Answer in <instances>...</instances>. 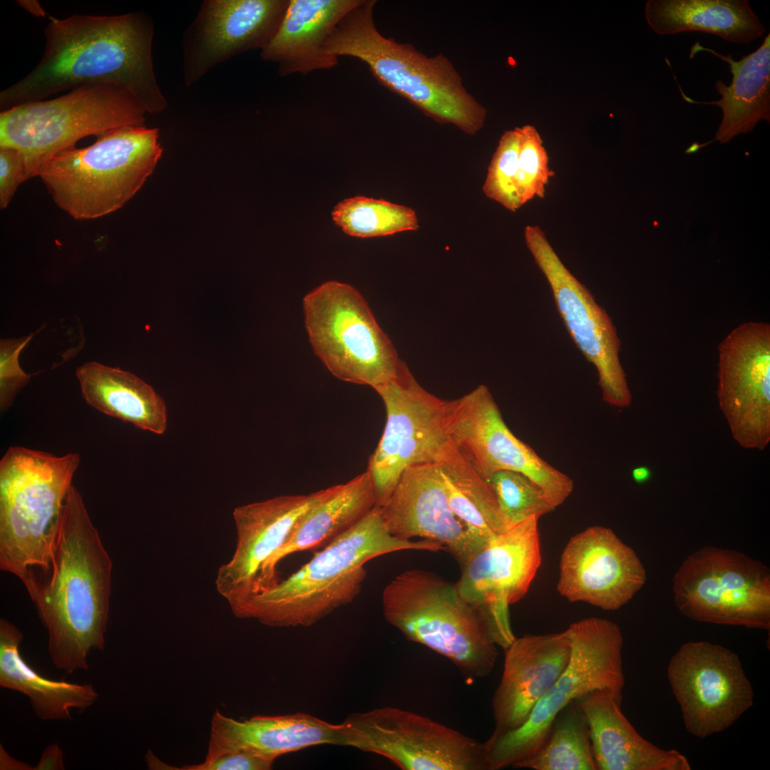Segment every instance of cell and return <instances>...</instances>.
Returning <instances> with one entry per match:
<instances>
[{"label":"cell","instance_id":"cell-1","mask_svg":"<svg viewBox=\"0 0 770 770\" xmlns=\"http://www.w3.org/2000/svg\"><path fill=\"white\" fill-rule=\"evenodd\" d=\"M149 14H74L49 16L43 56L35 68L0 93L1 111L85 85L120 87L136 98L148 113L168 103L156 80Z\"/></svg>","mask_w":770,"mask_h":770},{"label":"cell","instance_id":"cell-2","mask_svg":"<svg viewBox=\"0 0 770 770\" xmlns=\"http://www.w3.org/2000/svg\"><path fill=\"white\" fill-rule=\"evenodd\" d=\"M113 563L78 490L63 507L51 576L33 601L48 632L53 664L67 674L89 669L91 650L105 647Z\"/></svg>","mask_w":770,"mask_h":770},{"label":"cell","instance_id":"cell-3","mask_svg":"<svg viewBox=\"0 0 770 770\" xmlns=\"http://www.w3.org/2000/svg\"><path fill=\"white\" fill-rule=\"evenodd\" d=\"M80 456L10 446L0 461V568L33 601L53 570L65 500Z\"/></svg>","mask_w":770,"mask_h":770},{"label":"cell","instance_id":"cell-4","mask_svg":"<svg viewBox=\"0 0 770 770\" xmlns=\"http://www.w3.org/2000/svg\"><path fill=\"white\" fill-rule=\"evenodd\" d=\"M442 549L428 540L394 537L375 506L298 570L254 597L239 618L278 627L312 625L358 596L366 576L364 565L371 559L399 550Z\"/></svg>","mask_w":770,"mask_h":770},{"label":"cell","instance_id":"cell-5","mask_svg":"<svg viewBox=\"0 0 770 770\" xmlns=\"http://www.w3.org/2000/svg\"><path fill=\"white\" fill-rule=\"evenodd\" d=\"M376 2L359 1L333 31L327 53L362 61L381 85L427 116L476 134L487 111L468 92L451 62L443 54L428 57L409 43L384 36L374 21Z\"/></svg>","mask_w":770,"mask_h":770},{"label":"cell","instance_id":"cell-6","mask_svg":"<svg viewBox=\"0 0 770 770\" xmlns=\"http://www.w3.org/2000/svg\"><path fill=\"white\" fill-rule=\"evenodd\" d=\"M162 153L157 128H119L97 135L91 145L59 153L38 176L59 208L76 220H93L123 207L153 173Z\"/></svg>","mask_w":770,"mask_h":770},{"label":"cell","instance_id":"cell-7","mask_svg":"<svg viewBox=\"0 0 770 770\" xmlns=\"http://www.w3.org/2000/svg\"><path fill=\"white\" fill-rule=\"evenodd\" d=\"M386 620L412 642L445 657L467 680L487 677L498 652L479 612L453 584L434 573L405 570L382 592Z\"/></svg>","mask_w":770,"mask_h":770},{"label":"cell","instance_id":"cell-8","mask_svg":"<svg viewBox=\"0 0 770 770\" xmlns=\"http://www.w3.org/2000/svg\"><path fill=\"white\" fill-rule=\"evenodd\" d=\"M148 113L127 91L85 85L51 100L19 105L0 113V148L19 151L26 180L81 138L111 130L143 126Z\"/></svg>","mask_w":770,"mask_h":770},{"label":"cell","instance_id":"cell-9","mask_svg":"<svg viewBox=\"0 0 770 770\" xmlns=\"http://www.w3.org/2000/svg\"><path fill=\"white\" fill-rule=\"evenodd\" d=\"M571 640L570 661L563 672L516 729L491 735L484 742L488 770L514 766L533 754L544 741L557 714L570 702L597 689L622 698L625 675L619 626L588 617L567 628Z\"/></svg>","mask_w":770,"mask_h":770},{"label":"cell","instance_id":"cell-10","mask_svg":"<svg viewBox=\"0 0 770 770\" xmlns=\"http://www.w3.org/2000/svg\"><path fill=\"white\" fill-rule=\"evenodd\" d=\"M303 309L314 353L339 379L375 389L396 378L406 365L351 285L326 282L305 295Z\"/></svg>","mask_w":770,"mask_h":770},{"label":"cell","instance_id":"cell-11","mask_svg":"<svg viewBox=\"0 0 770 770\" xmlns=\"http://www.w3.org/2000/svg\"><path fill=\"white\" fill-rule=\"evenodd\" d=\"M678 610L699 622L770 628V571L736 550L707 546L689 555L674 577Z\"/></svg>","mask_w":770,"mask_h":770},{"label":"cell","instance_id":"cell-12","mask_svg":"<svg viewBox=\"0 0 770 770\" xmlns=\"http://www.w3.org/2000/svg\"><path fill=\"white\" fill-rule=\"evenodd\" d=\"M386 413L384 432L367 471L381 507L409 466L439 463L454 448L447 426L448 401L427 391L406 364L394 379L376 387Z\"/></svg>","mask_w":770,"mask_h":770},{"label":"cell","instance_id":"cell-13","mask_svg":"<svg viewBox=\"0 0 770 770\" xmlns=\"http://www.w3.org/2000/svg\"><path fill=\"white\" fill-rule=\"evenodd\" d=\"M345 746L403 770H488L484 743L428 717L392 707L349 715Z\"/></svg>","mask_w":770,"mask_h":770},{"label":"cell","instance_id":"cell-14","mask_svg":"<svg viewBox=\"0 0 770 770\" xmlns=\"http://www.w3.org/2000/svg\"><path fill=\"white\" fill-rule=\"evenodd\" d=\"M447 426L456 448L485 481L500 471L523 473L541 489L554 509L572 493L573 479L511 432L485 385L448 401Z\"/></svg>","mask_w":770,"mask_h":770},{"label":"cell","instance_id":"cell-15","mask_svg":"<svg viewBox=\"0 0 770 770\" xmlns=\"http://www.w3.org/2000/svg\"><path fill=\"white\" fill-rule=\"evenodd\" d=\"M334 486L307 495H284L237 507L236 546L217 573L216 589L239 617L252 600L279 580L272 561L304 513Z\"/></svg>","mask_w":770,"mask_h":770},{"label":"cell","instance_id":"cell-16","mask_svg":"<svg viewBox=\"0 0 770 770\" xmlns=\"http://www.w3.org/2000/svg\"><path fill=\"white\" fill-rule=\"evenodd\" d=\"M524 236L569 334L597 370L602 400L616 407L629 406L632 394L620 361V341L612 319L564 265L539 226H526Z\"/></svg>","mask_w":770,"mask_h":770},{"label":"cell","instance_id":"cell-17","mask_svg":"<svg viewBox=\"0 0 770 770\" xmlns=\"http://www.w3.org/2000/svg\"><path fill=\"white\" fill-rule=\"evenodd\" d=\"M667 677L686 729L702 739L731 726L753 704L738 655L709 642H689L670 659Z\"/></svg>","mask_w":770,"mask_h":770},{"label":"cell","instance_id":"cell-18","mask_svg":"<svg viewBox=\"0 0 770 770\" xmlns=\"http://www.w3.org/2000/svg\"><path fill=\"white\" fill-rule=\"evenodd\" d=\"M538 519L533 516L490 539L462 567L456 583L503 649L515 638L508 607L524 597L540 565Z\"/></svg>","mask_w":770,"mask_h":770},{"label":"cell","instance_id":"cell-19","mask_svg":"<svg viewBox=\"0 0 770 770\" xmlns=\"http://www.w3.org/2000/svg\"><path fill=\"white\" fill-rule=\"evenodd\" d=\"M719 407L737 443L763 450L770 441V325L747 322L718 346Z\"/></svg>","mask_w":770,"mask_h":770},{"label":"cell","instance_id":"cell-20","mask_svg":"<svg viewBox=\"0 0 770 770\" xmlns=\"http://www.w3.org/2000/svg\"><path fill=\"white\" fill-rule=\"evenodd\" d=\"M289 0H205L182 41L184 83L190 87L217 65L264 48Z\"/></svg>","mask_w":770,"mask_h":770},{"label":"cell","instance_id":"cell-21","mask_svg":"<svg viewBox=\"0 0 770 770\" xmlns=\"http://www.w3.org/2000/svg\"><path fill=\"white\" fill-rule=\"evenodd\" d=\"M557 590L568 601L605 610L627 603L645 583L635 552L606 527L594 525L573 536L560 560Z\"/></svg>","mask_w":770,"mask_h":770},{"label":"cell","instance_id":"cell-22","mask_svg":"<svg viewBox=\"0 0 770 770\" xmlns=\"http://www.w3.org/2000/svg\"><path fill=\"white\" fill-rule=\"evenodd\" d=\"M379 510L391 535L404 540L417 537L437 543L461 568L490 540L471 532L455 515L437 463L407 468Z\"/></svg>","mask_w":770,"mask_h":770},{"label":"cell","instance_id":"cell-23","mask_svg":"<svg viewBox=\"0 0 770 770\" xmlns=\"http://www.w3.org/2000/svg\"><path fill=\"white\" fill-rule=\"evenodd\" d=\"M572 644L567 629L515 637L505 648L503 673L491 702L500 735L523 725L536 703L567 667Z\"/></svg>","mask_w":770,"mask_h":770},{"label":"cell","instance_id":"cell-24","mask_svg":"<svg viewBox=\"0 0 770 770\" xmlns=\"http://www.w3.org/2000/svg\"><path fill=\"white\" fill-rule=\"evenodd\" d=\"M587 718L597 770H690L687 757L643 738L621 710L622 698L597 689L575 699Z\"/></svg>","mask_w":770,"mask_h":770},{"label":"cell","instance_id":"cell-25","mask_svg":"<svg viewBox=\"0 0 770 770\" xmlns=\"http://www.w3.org/2000/svg\"><path fill=\"white\" fill-rule=\"evenodd\" d=\"M359 0H289L274 35L260 58L276 63L280 76L329 70L338 58L325 45L341 19Z\"/></svg>","mask_w":770,"mask_h":770},{"label":"cell","instance_id":"cell-26","mask_svg":"<svg viewBox=\"0 0 770 770\" xmlns=\"http://www.w3.org/2000/svg\"><path fill=\"white\" fill-rule=\"evenodd\" d=\"M209 744L243 748L274 761L283 754L312 746H345V739L342 723L331 724L306 713L258 715L240 721L216 710Z\"/></svg>","mask_w":770,"mask_h":770},{"label":"cell","instance_id":"cell-27","mask_svg":"<svg viewBox=\"0 0 770 770\" xmlns=\"http://www.w3.org/2000/svg\"><path fill=\"white\" fill-rule=\"evenodd\" d=\"M699 51H707L727 62L730 67L732 81L727 86L722 80L715 82L721 98L710 102H699L687 96L676 83L684 101L718 106L722 111V120L715 133L722 143L730 141L736 135L751 132L759 121L770 122V34L759 48L739 61L732 55L724 56L712 48H704L697 42L691 48L690 58Z\"/></svg>","mask_w":770,"mask_h":770},{"label":"cell","instance_id":"cell-28","mask_svg":"<svg viewBox=\"0 0 770 770\" xmlns=\"http://www.w3.org/2000/svg\"><path fill=\"white\" fill-rule=\"evenodd\" d=\"M76 376L83 399L93 408L138 428L159 435L165 433L164 400L135 375L89 361L76 369Z\"/></svg>","mask_w":770,"mask_h":770},{"label":"cell","instance_id":"cell-29","mask_svg":"<svg viewBox=\"0 0 770 770\" xmlns=\"http://www.w3.org/2000/svg\"><path fill=\"white\" fill-rule=\"evenodd\" d=\"M645 11L659 35L700 31L749 44L766 32L746 0H649Z\"/></svg>","mask_w":770,"mask_h":770},{"label":"cell","instance_id":"cell-30","mask_svg":"<svg viewBox=\"0 0 770 770\" xmlns=\"http://www.w3.org/2000/svg\"><path fill=\"white\" fill-rule=\"evenodd\" d=\"M23 634L8 620H0V686L27 696L35 714L46 721L71 719V710L92 706L98 694L91 684L48 679L24 659Z\"/></svg>","mask_w":770,"mask_h":770},{"label":"cell","instance_id":"cell-31","mask_svg":"<svg viewBox=\"0 0 770 770\" xmlns=\"http://www.w3.org/2000/svg\"><path fill=\"white\" fill-rule=\"evenodd\" d=\"M374 483L366 471L311 507L300 518L287 543L272 561V568L287 556L329 543L356 525L376 506Z\"/></svg>","mask_w":770,"mask_h":770},{"label":"cell","instance_id":"cell-32","mask_svg":"<svg viewBox=\"0 0 770 770\" xmlns=\"http://www.w3.org/2000/svg\"><path fill=\"white\" fill-rule=\"evenodd\" d=\"M450 506L475 535L489 540L511 527L490 486L454 448L438 463Z\"/></svg>","mask_w":770,"mask_h":770},{"label":"cell","instance_id":"cell-33","mask_svg":"<svg viewBox=\"0 0 770 770\" xmlns=\"http://www.w3.org/2000/svg\"><path fill=\"white\" fill-rule=\"evenodd\" d=\"M513 768L533 770H597L592 751L589 725L575 701L555 716L535 752Z\"/></svg>","mask_w":770,"mask_h":770},{"label":"cell","instance_id":"cell-34","mask_svg":"<svg viewBox=\"0 0 770 770\" xmlns=\"http://www.w3.org/2000/svg\"><path fill=\"white\" fill-rule=\"evenodd\" d=\"M334 222L350 236L368 238L391 235L419 228L415 211L383 199L356 196L338 203Z\"/></svg>","mask_w":770,"mask_h":770},{"label":"cell","instance_id":"cell-35","mask_svg":"<svg viewBox=\"0 0 770 770\" xmlns=\"http://www.w3.org/2000/svg\"><path fill=\"white\" fill-rule=\"evenodd\" d=\"M487 482L510 527L555 510L541 489L523 473L500 471L492 475Z\"/></svg>","mask_w":770,"mask_h":770},{"label":"cell","instance_id":"cell-36","mask_svg":"<svg viewBox=\"0 0 770 770\" xmlns=\"http://www.w3.org/2000/svg\"><path fill=\"white\" fill-rule=\"evenodd\" d=\"M520 128L501 135L490 163L483 191L487 197L515 212L521 207L516 190Z\"/></svg>","mask_w":770,"mask_h":770},{"label":"cell","instance_id":"cell-37","mask_svg":"<svg viewBox=\"0 0 770 770\" xmlns=\"http://www.w3.org/2000/svg\"><path fill=\"white\" fill-rule=\"evenodd\" d=\"M520 131L516 190L522 206L535 197H545L546 186L554 173L549 167L548 155L537 129L525 125L520 127Z\"/></svg>","mask_w":770,"mask_h":770},{"label":"cell","instance_id":"cell-38","mask_svg":"<svg viewBox=\"0 0 770 770\" xmlns=\"http://www.w3.org/2000/svg\"><path fill=\"white\" fill-rule=\"evenodd\" d=\"M274 761L265 758L252 751L230 746L208 745L203 762L180 768L160 764V769L173 770H268Z\"/></svg>","mask_w":770,"mask_h":770},{"label":"cell","instance_id":"cell-39","mask_svg":"<svg viewBox=\"0 0 770 770\" xmlns=\"http://www.w3.org/2000/svg\"><path fill=\"white\" fill-rule=\"evenodd\" d=\"M33 337L29 336L19 339L1 340L0 343V407L5 411L13 404L19 393L31 377L20 367L19 356L21 350Z\"/></svg>","mask_w":770,"mask_h":770},{"label":"cell","instance_id":"cell-40","mask_svg":"<svg viewBox=\"0 0 770 770\" xmlns=\"http://www.w3.org/2000/svg\"><path fill=\"white\" fill-rule=\"evenodd\" d=\"M26 180L21 153L16 149L0 148V207L5 209L19 185Z\"/></svg>","mask_w":770,"mask_h":770},{"label":"cell","instance_id":"cell-41","mask_svg":"<svg viewBox=\"0 0 770 770\" xmlns=\"http://www.w3.org/2000/svg\"><path fill=\"white\" fill-rule=\"evenodd\" d=\"M64 769L63 753L57 744L46 746L39 762L34 768L36 770H63Z\"/></svg>","mask_w":770,"mask_h":770},{"label":"cell","instance_id":"cell-42","mask_svg":"<svg viewBox=\"0 0 770 770\" xmlns=\"http://www.w3.org/2000/svg\"><path fill=\"white\" fill-rule=\"evenodd\" d=\"M1 748V769H20V770H29L33 769L31 766L21 761L15 760L9 756L5 751L2 746Z\"/></svg>","mask_w":770,"mask_h":770},{"label":"cell","instance_id":"cell-43","mask_svg":"<svg viewBox=\"0 0 770 770\" xmlns=\"http://www.w3.org/2000/svg\"><path fill=\"white\" fill-rule=\"evenodd\" d=\"M18 4L26 11L36 16H45L46 13L37 1L23 0L18 1Z\"/></svg>","mask_w":770,"mask_h":770},{"label":"cell","instance_id":"cell-44","mask_svg":"<svg viewBox=\"0 0 770 770\" xmlns=\"http://www.w3.org/2000/svg\"><path fill=\"white\" fill-rule=\"evenodd\" d=\"M632 477L635 482L642 484L650 480L652 471L647 466H639L632 469Z\"/></svg>","mask_w":770,"mask_h":770},{"label":"cell","instance_id":"cell-45","mask_svg":"<svg viewBox=\"0 0 770 770\" xmlns=\"http://www.w3.org/2000/svg\"><path fill=\"white\" fill-rule=\"evenodd\" d=\"M709 143H711L710 141L707 142L705 143H702V144H699L698 143H694L685 150V153H696L701 148L704 147V146L707 145Z\"/></svg>","mask_w":770,"mask_h":770}]
</instances>
